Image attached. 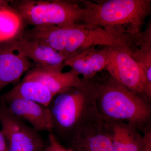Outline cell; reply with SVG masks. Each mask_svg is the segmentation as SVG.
<instances>
[{
	"label": "cell",
	"instance_id": "obj_1",
	"mask_svg": "<svg viewBox=\"0 0 151 151\" xmlns=\"http://www.w3.org/2000/svg\"><path fill=\"white\" fill-rule=\"evenodd\" d=\"M54 96L48 108L56 139L70 141L86 127L101 120L96 105V92L91 79Z\"/></svg>",
	"mask_w": 151,
	"mask_h": 151
},
{
	"label": "cell",
	"instance_id": "obj_2",
	"mask_svg": "<svg viewBox=\"0 0 151 151\" xmlns=\"http://www.w3.org/2000/svg\"><path fill=\"white\" fill-rule=\"evenodd\" d=\"M96 92V105L105 122L120 121L143 133L151 127L150 102L123 86L108 72L91 78Z\"/></svg>",
	"mask_w": 151,
	"mask_h": 151
},
{
	"label": "cell",
	"instance_id": "obj_3",
	"mask_svg": "<svg viewBox=\"0 0 151 151\" xmlns=\"http://www.w3.org/2000/svg\"><path fill=\"white\" fill-rule=\"evenodd\" d=\"M80 2L85 9L83 24L101 28L122 38L140 33L151 12L150 0H82Z\"/></svg>",
	"mask_w": 151,
	"mask_h": 151
},
{
	"label": "cell",
	"instance_id": "obj_4",
	"mask_svg": "<svg viewBox=\"0 0 151 151\" xmlns=\"http://www.w3.org/2000/svg\"><path fill=\"white\" fill-rule=\"evenodd\" d=\"M26 24L33 27L63 26L83 23L85 9L69 1H11Z\"/></svg>",
	"mask_w": 151,
	"mask_h": 151
},
{
	"label": "cell",
	"instance_id": "obj_5",
	"mask_svg": "<svg viewBox=\"0 0 151 151\" xmlns=\"http://www.w3.org/2000/svg\"><path fill=\"white\" fill-rule=\"evenodd\" d=\"M131 37L122 38L101 28L73 24L55 28L51 34V42L53 48L67 59L96 46L127 47Z\"/></svg>",
	"mask_w": 151,
	"mask_h": 151
},
{
	"label": "cell",
	"instance_id": "obj_6",
	"mask_svg": "<svg viewBox=\"0 0 151 151\" xmlns=\"http://www.w3.org/2000/svg\"><path fill=\"white\" fill-rule=\"evenodd\" d=\"M108 60L105 69L128 89L150 102L151 84L142 68L124 47H105Z\"/></svg>",
	"mask_w": 151,
	"mask_h": 151
},
{
	"label": "cell",
	"instance_id": "obj_7",
	"mask_svg": "<svg viewBox=\"0 0 151 151\" xmlns=\"http://www.w3.org/2000/svg\"><path fill=\"white\" fill-rule=\"evenodd\" d=\"M0 124L8 151H45V147L38 132L10 113L1 101Z\"/></svg>",
	"mask_w": 151,
	"mask_h": 151
},
{
	"label": "cell",
	"instance_id": "obj_8",
	"mask_svg": "<svg viewBox=\"0 0 151 151\" xmlns=\"http://www.w3.org/2000/svg\"><path fill=\"white\" fill-rule=\"evenodd\" d=\"M64 63L55 66L36 67L26 72L24 79L39 81L46 86L54 96L69 88L81 85L83 79L73 69L63 72Z\"/></svg>",
	"mask_w": 151,
	"mask_h": 151
},
{
	"label": "cell",
	"instance_id": "obj_9",
	"mask_svg": "<svg viewBox=\"0 0 151 151\" xmlns=\"http://www.w3.org/2000/svg\"><path fill=\"white\" fill-rule=\"evenodd\" d=\"M4 104L10 113L29 123L37 132H52V120L48 107L22 98L13 99Z\"/></svg>",
	"mask_w": 151,
	"mask_h": 151
},
{
	"label": "cell",
	"instance_id": "obj_10",
	"mask_svg": "<svg viewBox=\"0 0 151 151\" xmlns=\"http://www.w3.org/2000/svg\"><path fill=\"white\" fill-rule=\"evenodd\" d=\"M6 44L13 51L30 60L37 67L60 65L64 63L66 59L48 45L22 37Z\"/></svg>",
	"mask_w": 151,
	"mask_h": 151
},
{
	"label": "cell",
	"instance_id": "obj_11",
	"mask_svg": "<svg viewBox=\"0 0 151 151\" xmlns=\"http://www.w3.org/2000/svg\"><path fill=\"white\" fill-rule=\"evenodd\" d=\"M68 144L71 151H114L107 124L102 119L82 130Z\"/></svg>",
	"mask_w": 151,
	"mask_h": 151
},
{
	"label": "cell",
	"instance_id": "obj_12",
	"mask_svg": "<svg viewBox=\"0 0 151 151\" xmlns=\"http://www.w3.org/2000/svg\"><path fill=\"white\" fill-rule=\"evenodd\" d=\"M36 67L32 61L13 51L8 45L0 44V92L18 81L25 72Z\"/></svg>",
	"mask_w": 151,
	"mask_h": 151
},
{
	"label": "cell",
	"instance_id": "obj_13",
	"mask_svg": "<svg viewBox=\"0 0 151 151\" xmlns=\"http://www.w3.org/2000/svg\"><path fill=\"white\" fill-rule=\"evenodd\" d=\"M108 54L105 47H95L80 52L65 60L64 63L83 78L91 79L104 70L107 65Z\"/></svg>",
	"mask_w": 151,
	"mask_h": 151
},
{
	"label": "cell",
	"instance_id": "obj_14",
	"mask_svg": "<svg viewBox=\"0 0 151 151\" xmlns=\"http://www.w3.org/2000/svg\"><path fill=\"white\" fill-rule=\"evenodd\" d=\"M105 122L114 151H142L144 135L136 127L120 121Z\"/></svg>",
	"mask_w": 151,
	"mask_h": 151
},
{
	"label": "cell",
	"instance_id": "obj_15",
	"mask_svg": "<svg viewBox=\"0 0 151 151\" xmlns=\"http://www.w3.org/2000/svg\"><path fill=\"white\" fill-rule=\"evenodd\" d=\"M54 97L48 88L40 82L23 78L20 83L3 94L1 101L5 104L13 99L22 98L48 107Z\"/></svg>",
	"mask_w": 151,
	"mask_h": 151
},
{
	"label": "cell",
	"instance_id": "obj_16",
	"mask_svg": "<svg viewBox=\"0 0 151 151\" xmlns=\"http://www.w3.org/2000/svg\"><path fill=\"white\" fill-rule=\"evenodd\" d=\"M126 49L145 73L151 84V24L143 31L130 39Z\"/></svg>",
	"mask_w": 151,
	"mask_h": 151
},
{
	"label": "cell",
	"instance_id": "obj_17",
	"mask_svg": "<svg viewBox=\"0 0 151 151\" xmlns=\"http://www.w3.org/2000/svg\"><path fill=\"white\" fill-rule=\"evenodd\" d=\"M10 3L0 6V44L19 38L25 30L23 19Z\"/></svg>",
	"mask_w": 151,
	"mask_h": 151
},
{
	"label": "cell",
	"instance_id": "obj_18",
	"mask_svg": "<svg viewBox=\"0 0 151 151\" xmlns=\"http://www.w3.org/2000/svg\"><path fill=\"white\" fill-rule=\"evenodd\" d=\"M48 143L45 151H71L68 148L63 145L52 133H49Z\"/></svg>",
	"mask_w": 151,
	"mask_h": 151
},
{
	"label": "cell",
	"instance_id": "obj_19",
	"mask_svg": "<svg viewBox=\"0 0 151 151\" xmlns=\"http://www.w3.org/2000/svg\"><path fill=\"white\" fill-rule=\"evenodd\" d=\"M145 142L142 151H151V127L143 132Z\"/></svg>",
	"mask_w": 151,
	"mask_h": 151
},
{
	"label": "cell",
	"instance_id": "obj_20",
	"mask_svg": "<svg viewBox=\"0 0 151 151\" xmlns=\"http://www.w3.org/2000/svg\"><path fill=\"white\" fill-rule=\"evenodd\" d=\"M0 151H8L6 141L1 130L0 131Z\"/></svg>",
	"mask_w": 151,
	"mask_h": 151
},
{
	"label": "cell",
	"instance_id": "obj_21",
	"mask_svg": "<svg viewBox=\"0 0 151 151\" xmlns=\"http://www.w3.org/2000/svg\"><path fill=\"white\" fill-rule=\"evenodd\" d=\"M11 1L7 0H0V6L9 4L10 3Z\"/></svg>",
	"mask_w": 151,
	"mask_h": 151
}]
</instances>
